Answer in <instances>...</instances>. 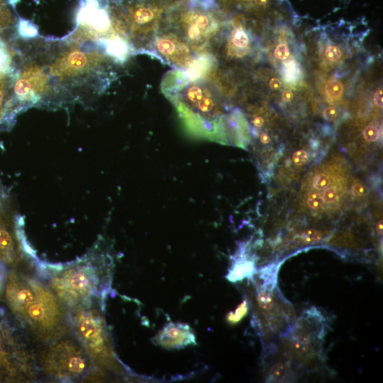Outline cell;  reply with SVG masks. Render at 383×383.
<instances>
[{
	"instance_id": "1",
	"label": "cell",
	"mask_w": 383,
	"mask_h": 383,
	"mask_svg": "<svg viewBox=\"0 0 383 383\" xmlns=\"http://www.w3.org/2000/svg\"><path fill=\"white\" fill-rule=\"evenodd\" d=\"M123 0H81L76 27L66 38L78 43H90L99 49L118 38L128 40V22Z\"/></svg>"
},
{
	"instance_id": "2",
	"label": "cell",
	"mask_w": 383,
	"mask_h": 383,
	"mask_svg": "<svg viewBox=\"0 0 383 383\" xmlns=\"http://www.w3.org/2000/svg\"><path fill=\"white\" fill-rule=\"evenodd\" d=\"M46 70L58 91V86H84L94 77L104 62L100 49L89 43H78L67 40L50 47Z\"/></svg>"
},
{
	"instance_id": "3",
	"label": "cell",
	"mask_w": 383,
	"mask_h": 383,
	"mask_svg": "<svg viewBox=\"0 0 383 383\" xmlns=\"http://www.w3.org/2000/svg\"><path fill=\"white\" fill-rule=\"evenodd\" d=\"M277 273L269 269L260 275L262 283L257 292L255 322L262 333H287L292 327V308L277 287Z\"/></svg>"
},
{
	"instance_id": "4",
	"label": "cell",
	"mask_w": 383,
	"mask_h": 383,
	"mask_svg": "<svg viewBox=\"0 0 383 383\" xmlns=\"http://www.w3.org/2000/svg\"><path fill=\"white\" fill-rule=\"evenodd\" d=\"M324 333L321 313L314 308L304 311L287 333L289 335L291 358L299 365L318 355Z\"/></svg>"
},
{
	"instance_id": "5",
	"label": "cell",
	"mask_w": 383,
	"mask_h": 383,
	"mask_svg": "<svg viewBox=\"0 0 383 383\" xmlns=\"http://www.w3.org/2000/svg\"><path fill=\"white\" fill-rule=\"evenodd\" d=\"M153 341L167 350H179L196 345L192 329L182 323H167L153 338Z\"/></svg>"
},
{
	"instance_id": "6",
	"label": "cell",
	"mask_w": 383,
	"mask_h": 383,
	"mask_svg": "<svg viewBox=\"0 0 383 383\" xmlns=\"http://www.w3.org/2000/svg\"><path fill=\"white\" fill-rule=\"evenodd\" d=\"M155 50L165 60L177 66L188 67L194 60L188 48L175 36L162 35L155 41Z\"/></svg>"
},
{
	"instance_id": "7",
	"label": "cell",
	"mask_w": 383,
	"mask_h": 383,
	"mask_svg": "<svg viewBox=\"0 0 383 383\" xmlns=\"http://www.w3.org/2000/svg\"><path fill=\"white\" fill-rule=\"evenodd\" d=\"M87 269L78 268L70 270L65 275V288L74 295H84L91 289L90 275L87 272Z\"/></svg>"
},
{
	"instance_id": "8",
	"label": "cell",
	"mask_w": 383,
	"mask_h": 383,
	"mask_svg": "<svg viewBox=\"0 0 383 383\" xmlns=\"http://www.w3.org/2000/svg\"><path fill=\"white\" fill-rule=\"evenodd\" d=\"M255 272V262L246 257H240L235 260L227 278L231 282H237L245 277H252Z\"/></svg>"
},
{
	"instance_id": "9",
	"label": "cell",
	"mask_w": 383,
	"mask_h": 383,
	"mask_svg": "<svg viewBox=\"0 0 383 383\" xmlns=\"http://www.w3.org/2000/svg\"><path fill=\"white\" fill-rule=\"evenodd\" d=\"M12 83V64L5 72L0 74V123L5 113Z\"/></svg>"
},
{
	"instance_id": "10",
	"label": "cell",
	"mask_w": 383,
	"mask_h": 383,
	"mask_svg": "<svg viewBox=\"0 0 383 383\" xmlns=\"http://www.w3.org/2000/svg\"><path fill=\"white\" fill-rule=\"evenodd\" d=\"M14 250L13 240L9 231L0 223V257L11 258Z\"/></svg>"
},
{
	"instance_id": "11",
	"label": "cell",
	"mask_w": 383,
	"mask_h": 383,
	"mask_svg": "<svg viewBox=\"0 0 383 383\" xmlns=\"http://www.w3.org/2000/svg\"><path fill=\"white\" fill-rule=\"evenodd\" d=\"M14 17L4 0H0V35L13 26Z\"/></svg>"
},
{
	"instance_id": "12",
	"label": "cell",
	"mask_w": 383,
	"mask_h": 383,
	"mask_svg": "<svg viewBox=\"0 0 383 383\" xmlns=\"http://www.w3.org/2000/svg\"><path fill=\"white\" fill-rule=\"evenodd\" d=\"M67 366L69 372L73 374H80L85 370L87 362L82 356L76 355L70 357Z\"/></svg>"
},
{
	"instance_id": "13",
	"label": "cell",
	"mask_w": 383,
	"mask_h": 383,
	"mask_svg": "<svg viewBox=\"0 0 383 383\" xmlns=\"http://www.w3.org/2000/svg\"><path fill=\"white\" fill-rule=\"evenodd\" d=\"M12 58L7 45L0 39V74L11 67Z\"/></svg>"
},
{
	"instance_id": "14",
	"label": "cell",
	"mask_w": 383,
	"mask_h": 383,
	"mask_svg": "<svg viewBox=\"0 0 383 383\" xmlns=\"http://www.w3.org/2000/svg\"><path fill=\"white\" fill-rule=\"evenodd\" d=\"M18 30L19 35L23 38H32L38 34L36 27L30 21L20 19L18 21Z\"/></svg>"
},
{
	"instance_id": "15",
	"label": "cell",
	"mask_w": 383,
	"mask_h": 383,
	"mask_svg": "<svg viewBox=\"0 0 383 383\" xmlns=\"http://www.w3.org/2000/svg\"><path fill=\"white\" fill-rule=\"evenodd\" d=\"M249 309L248 301L245 299L233 313L231 312L227 316V321L232 324L240 321L246 315Z\"/></svg>"
},
{
	"instance_id": "16",
	"label": "cell",
	"mask_w": 383,
	"mask_h": 383,
	"mask_svg": "<svg viewBox=\"0 0 383 383\" xmlns=\"http://www.w3.org/2000/svg\"><path fill=\"white\" fill-rule=\"evenodd\" d=\"M325 89L329 96L332 98H338L343 94V87L340 82L331 80L326 84Z\"/></svg>"
},
{
	"instance_id": "17",
	"label": "cell",
	"mask_w": 383,
	"mask_h": 383,
	"mask_svg": "<svg viewBox=\"0 0 383 383\" xmlns=\"http://www.w3.org/2000/svg\"><path fill=\"white\" fill-rule=\"evenodd\" d=\"M249 43L248 35L241 29H238L233 34L232 43L238 48L247 47Z\"/></svg>"
},
{
	"instance_id": "18",
	"label": "cell",
	"mask_w": 383,
	"mask_h": 383,
	"mask_svg": "<svg viewBox=\"0 0 383 383\" xmlns=\"http://www.w3.org/2000/svg\"><path fill=\"white\" fill-rule=\"evenodd\" d=\"M299 74V69L293 62L287 65L284 69V76L287 80H294Z\"/></svg>"
},
{
	"instance_id": "19",
	"label": "cell",
	"mask_w": 383,
	"mask_h": 383,
	"mask_svg": "<svg viewBox=\"0 0 383 383\" xmlns=\"http://www.w3.org/2000/svg\"><path fill=\"white\" fill-rule=\"evenodd\" d=\"M363 136L367 141L374 142L378 139L379 132L376 127L369 126L365 128L363 131Z\"/></svg>"
},
{
	"instance_id": "20",
	"label": "cell",
	"mask_w": 383,
	"mask_h": 383,
	"mask_svg": "<svg viewBox=\"0 0 383 383\" xmlns=\"http://www.w3.org/2000/svg\"><path fill=\"white\" fill-rule=\"evenodd\" d=\"M307 204L310 208L318 209L323 206V199L319 194L313 193L309 196Z\"/></svg>"
},
{
	"instance_id": "21",
	"label": "cell",
	"mask_w": 383,
	"mask_h": 383,
	"mask_svg": "<svg viewBox=\"0 0 383 383\" xmlns=\"http://www.w3.org/2000/svg\"><path fill=\"white\" fill-rule=\"evenodd\" d=\"M330 183L329 178L325 174L316 175L313 182V187L317 189H323L326 188Z\"/></svg>"
},
{
	"instance_id": "22",
	"label": "cell",
	"mask_w": 383,
	"mask_h": 383,
	"mask_svg": "<svg viewBox=\"0 0 383 383\" xmlns=\"http://www.w3.org/2000/svg\"><path fill=\"white\" fill-rule=\"evenodd\" d=\"M321 234L315 230H308L303 232L301 238L306 243L316 242L321 239Z\"/></svg>"
},
{
	"instance_id": "23",
	"label": "cell",
	"mask_w": 383,
	"mask_h": 383,
	"mask_svg": "<svg viewBox=\"0 0 383 383\" xmlns=\"http://www.w3.org/2000/svg\"><path fill=\"white\" fill-rule=\"evenodd\" d=\"M326 57L331 61L338 60L341 56V51L335 45L328 46L325 52Z\"/></svg>"
},
{
	"instance_id": "24",
	"label": "cell",
	"mask_w": 383,
	"mask_h": 383,
	"mask_svg": "<svg viewBox=\"0 0 383 383\" xmlns=\"http://www.w3.org/2000/svg\"><path fill=\"white\" fill-rule=\"evenodd\" d=\"M308 154L304 150L296 151L292 157L294 162L297 165H303L308 161Z\"/></svg>"
},
{
	"instance_id": "25",
	"label": "cell",
	"mask_w": 383,
	"mask_h": 383,
	"mask_svg": "<svg viewBox=\"0 0 383 383\" xmlns=\"http://www.w3.org/2000/svg\"><path fill=\"white\" fill-rule=\"evenodd\" d=\"M274 55L281 60L286 59L289 55V50L286 44L281 43L274 50Z\"/></svg>"
},
{
	"instance_id": "26",
	"label": "cell",
	"mask_w": 383,
	"mask_h": 383,
	"mask_svg": "<svg viewBox=\"0 0 383 383\" xmlns=\"http://www.w3.org/2000/svg\"><path fill=\"white\" fill-rule=\"evenodd\" d=\"M338 197L337 192L333 188H327L325 189L323 199L326 202H333Z\"/></svg>"
},
{
	"instance_id": "27",
	"label": "cell",
	"mask_w": 383,
	"mask_h": 383,
	"mask_svg": "<svg viewBox=\"0 0 383 383\" xmlns=\"http://www.w3.org/2000/svg\"><path fill=\"white\" fill-rule=\"evenodd\" d=\"M323 115L327 121H332L336 117L337 113L334 108L328 106L324 109Z\"/></svg>"
},
{
	"instance_id": "28",
	"label": "cell",
	"mask_w": 383,
	"mask_h": 383,
	"mask_svg": "<svg viewBox=\"0 0 383 383\" xmlns=\"http://www.w3.org/2000/svg\"><path fill=\"white\" fill-rule=\"evenodd\" d=\"M364 187L361 184L357 183L352 187V193L355 196H361L364 193Z\"/></svg>"
},
{
	"instance_id": "29",
	"label": "cell",
	"mask_w": 383,
	"mask_h": 383,
	"mask_svg": "<svg viewBox=\"0 0 383 383\" xmlns=\"http://www.w3.org/2000/svg\"><path fill=\"white\" fill-rule=\"evenodd\" d=\"M374 101L379 107H382V89H379L374 95Z\"/></svg>"
},
{
	"instance_id": "30",
	"label": "cell",
	"mask_w": 383,
	"mask_h": 383,
	"mask_svg": "<svg viewBox=\"0 0 383 383\" xmlns=\"http://www.w3.org/2000/svg\"><path fill=\"white\" fill-rule=\"evenodd\" d=\"M270 86L273 90H277L282 87V82L277 78H272L270 81Z\"/></svg>"
},
{
	"instance_id": "31",
	"label": "cell",
	"mask_w": 383,
	"mask_h": 383,
	"mask_svg": "<svg viewBox=\"0 0 383 383\" xmlns=\"http://www.w3.org/2000/svg\"><path fill=\"white\" fill-rule=\"evenodd\" d=\"M294 97L293 93L291 91H284L282 93V99L284 101H290Z\"/></svg>"
},
{
	"instance_id": "32",
	"label": "cell",
	"mask_w": 383,
	"mask_h": 383,
	"mask_svg": "<svg viewBox=\"0 0 383 383\" xmlns=\"http://www.w3.org/2000/svg\"><path fill=\"white\" fill-rule=\"evenodd\" d=\"M263 123H264V119L260 116L255 117L253 120V124L256 127H261L263 125Z\"/></svg>"
},
{
	"instance_id": "33",
	"label": "cell",
	"mask_w": 383,
	"mask_h": 383,
	"mask_svg": "<svg viewBox=\"0 0 383 383\" xmlns=\"http://www.w3.org/2000/svg\"><path fill=\"white\" fill-rule=\"evenodd\" d=\"M260 141L264 144H267L270 141V136L265 133H262L260 135Z\"/></svg>"
},
{
	"instance_id": "34",
	"label": "cell",
	"mask_w": 383,
	"mask_h": 383,
	"mask_svg": "<svg viewBox=\"0 0 383 383\" xmlns=\"http://www.w3.org/2000/svg\"><path fill=\"white\" fill-rule=\"evenodd\" d=\"M377 231L379 235H382V220L379 221L377 224Z\"/></svg>"
},
{
	"instance_id": "35",
	"label": "cell",
	"mask_w": 383,
	"mask_h": 383,
	"mask_svg": "<svg viewBox=\"0 0 383 383\" xmlns=\"http://www.w3.org/2000/svg\"><path fill=\"white\" fill-rule=\"evenodd\" d=\"M3 279H4L3 268H2L1 266H0V290H1L2 284H3Z\"/></svg>"
},
{
	"instance_id": "36",
	"label": "cell",
	"mask_w": 383,
	"mask_h": 383,
	"mask_svg": "<svg viewBox=\"0 0 383 383\" xmlns=\"http://www.w3.org/2000/svg\"><path fill=\"white\" fill-rule=\"evenodd\" d=\"M254 1H255L256 4H260V5L265 4L267 1V0H254Z\"/></svg>"
},
{
	"instance_id": "37",
	"label": "cell",
	"mask_w": 383,
	"mask_h": 383,
	"mask_svg": "<svg viewBox=\"0 0 383 383\" xmlns=\"http://www.w3.org/2000/svg\"><path fill=\"white\" fill-rule=\"evenodd\" d=\"M1 362H2V354L0 353V365L1 364Z\"/></svg>"
},
{
	"instance_id": "38",
	"label": "cell",
	"mask_w": 383,
	"mask_h": 383,
	"mask_svg": "<svg viewBox=\"0 0 383 383\" xmlns=\"http://www.w3.org/2000/svg\"><path fill=\"white\" fill-rule=\"evenodd\" d=\"M242 1H248V0H242Z\"/></svg>"
}]
</instances>
